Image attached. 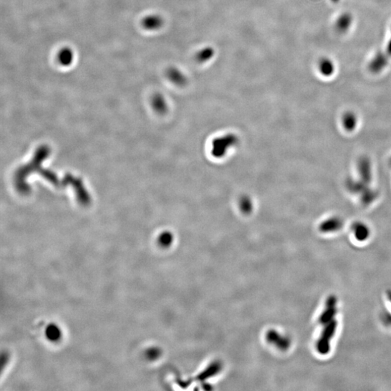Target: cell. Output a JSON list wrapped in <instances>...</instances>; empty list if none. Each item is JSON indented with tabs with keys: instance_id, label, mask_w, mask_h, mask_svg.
Returning a JSON list of instances; mask_svg holds the SVG:
<instances>
[{
	"instance_id": "7c38bea8",
	"label": "cell",
	"mask_w": 391,
	"mask_h": 391,
	"mask_svg": "<svg viewBox=\"0 0 391 391\" xmlns=\"http://www.w3.org/2000/svg\"><path fill=\"white\" fill-rule=\"evenodd\" d=\"M319 69L320 73L324 76H330L334 72V66L330 60L324 59L321 60L319 62Z\"/></svg>"
},
{
	"instance_id": "4fadbf2b",
	"label": "cell",
	"mask_w": 391,
	"mask_h": 391,
	"mask_svg": "<svg viewBox=\"0 0 391 391\" xmlns=\"http://www.w3.org/2000/svg\"><path fill=\"white\" fill-rule=\"evenodd\" d=\"M351 23H352L351 16L349 15L345 14L341 16L340 18L338 20L337 27L340 31H344L348 29Z\"/></svg>"
},
{
	"instance_id": "9a60e30c",
	"label": "cell",
	"mask_w": 391,
	"mask_h": 391,
	"mask_svg": "<svg viewBox=\"0 0 391 391\" xmlns=\"http://www.w3.org/2000/svg\"><path fill=\"white\" fill-rule=\"evenodd\" d=\"M387 298H388L389 301L391 303V291H388L387 292Z\"/></svg>"
},
{
	"instance_id": "9c48e42d",
	"label": "cell",
	"mask_w": 391,
	"mask_h": 391,
	"mask_svg": "<svg viewBox=\"0 0 391 391\" xmlns=\"http://www.w3.org/2000/svg\"><path fill=\"white\" fill-rule=\"evenodd\" d=\"M358 124V118L357 115L352 111H348L344 113L342 116L343 127L348 132H353L357 129Z\"/></svg>"
},
{
	"instance_id": "3957f363",
	"label": "cell",
	"mask_w": 391,
	"mask_h": 391,
	"mask_svg": "<svg viewBox=\"0 0 391 391\" xmlns=\"http://www.w3.org/2000/svg\"><path fill=\"white\" fill-rule=\"evenodd\" d=\"M357 171L359 181L370 186L372 181V167L369 157L366 156L360 157L358 161Z\"/></svg>"
},
{
	"instance_id": "52a82bcc",
	"label": "cell",
	"mask_w": 391,
	"mask_h": 391,
	"mask_svg": "<svg viewBox=\"0 0 391 391\" xmlns=\"http://www.w3.org/2000/svg\"><path fill=\"white\" fill-rule=\"evenodd\" d=\"M166 75L170 81L179 86H184L188 82V78L181 70L176 67L168 68Z\"/></svg>"
},
{
	"instance_id": "6da1fadb",
	"label": "cell",
	"mask_w": 391,
	"mask_h": 391,
	"mask_svg": "<svg viewBox=\"0 0 391 391\" xmlns=\"http://www.w3.org/2000/svg\"><path fill=\"white\" fill-rule=\"evenodd\" d=\"M323 330L322 331L318 341L317 342V352L321 355H326L330 351V343L332 338L335 336L336 331L337 330L338 322L335 319L330 321L329 323L324 324Z\"/></svg>"
},
{
	"instance_id": "277c9868",
	"label": "cell",
	"mask_w": 391,
	"mask_h": 391,
	"mask_svg": "<svg viewBox=\"0 0 391 391\" xmlns=\"http://www.w3.org/2000/svg\"><path fill=\"white\" fill-rule=\"evenodd\" d=\"M337 303L336 296L331 295L327 298L325 302V308L319 316V323L324 325L333 320L336 314H337Z\"/></svg>"
},
{
	"instance_id": "7a4b0ae2",
	"label": "cell",
	"mask_w": 391,
	"mask_h": 391,
	"mask_svg": "<svg viewBox=\"0 0 391 391\" xmlns=\"http://www.w3.org/2000/svg\"><path fill=\"white\" fill-rule=\"evenodd\" d=\"M391 59V37L385 46V50L375 56L372 60L369 68L372 73H378L382 71L387 66V63Z\"/></svg>"
},
{
	"instance_id": "2e32d148",
	"label": "cell",
	"mask_w": 391,
	"mask_h": 391,
	"mask_svg": "<svg viewBox=\"0 0 391 391\" xmlns=\"http://www.w3.org/2000/svg\"><path fill=\"white\" fill-rule=\"evenodd\" d=\"M390 164H391V158H390Z\"/></svg>"
},
{
	"instance_id": "8992f818",
	"label": "cell",
	"mask_w": 391,
	"mask_h": 391,
	"mask_svg": "<svg viewBox=\"0 0 391 391\" xmlns=\"http://www.w3.org/2000/svg\"><path fill=\"white\" fill-rule=\"evenodd\" d=\"M351 229L355 239L361 242L367 241L370 236V229L368 226L361 221L353 222Z\"/></svg>"
},
{
	"instance_id": "ba28073f",
	"label": "cell",
	"mask_w": 391,
	"mask_h": 391,
	"mask_svg": "<svg viewBox=\"0 0 391 391\" xmlns=\"http://www.w3.org/2000/svg\"><path fill=\"white\" fill-rule=\"evenodd\" d=\"M164 24V20L158 15H151L144 18L142 21L143 27L149 31L159 29Z\"/></svg>"
},
{
	"instance_id": "30bf717a",
	"label": "cell",
	"mask_w": 391,
	"mask_h": 391,
	"mask_svg": "<svg viewBox=\"0 0 391 391\" xmlns=\"http://www.w3.org/2000/svg\"><path fill=\"white\" fill-rule=\"evenodd\" d=\"M215 50L212 46H205L197 51L195 54V61L199 64L207 63L214 58Z\"/></svg>"
},
{
	"instance_id": "5bb4252c",
	"label": "cell",
	"mask_w": 391,
	"mask_h": 391,
	"mask_svg": "<svg viewBox=\"0 0 391 391\" xmlns=\"http://www.w3.org/2000/svg\"><path fill=\"white\" fill-rule=\"evenodd\" d=\"M153 104H154V107L156 108L157 110L163 111L165 109L166 102L164 98L160 94H156L153 99Z\"/></svg>"
},
{
	"instance_id": "5b68a950",
	"label": "cell",
	"mask_w": 391,
	"mask_h": 391,
	"mask_svg": "<svg viewBox=\"0 0 391 391\" xmlns=\"http://www.w3.org/2000/svg\"><path fill=\"white\" fill-rule=\"evenodd\" d=\"M344 224L342 218L339 216H332L319 224V231L322 234H332L340 231Z\"/></svg>"
},
{
	"instance_id": "8fae6325",
	"label": "cell",
	"mask_w": 391,
	"mask_h": 391,
	"mask_svg": "<svg viewBox=\"0 0 391 391\" xmlns=\"http://www.w3.org/2000/svg\"><path fill=\"white\" fill-rule=\"evenodd\" d=\"M58 61L63 66L71 65L73 61V53L71 49L65 48L58 53Z\"/></svg>"
}]
</instances>
